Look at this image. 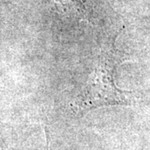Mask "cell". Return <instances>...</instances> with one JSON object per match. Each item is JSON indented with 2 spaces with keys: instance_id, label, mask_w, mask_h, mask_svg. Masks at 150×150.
<instances>
[{
  "instance_id": "6da1fadb",
  "label": "cell",
  "mask_w": 150,
  "mask_h": 150,
  "mask_svg": "<svg viewBox=\"0 0 150 150\" xmlns=\"http://www.w3.org/2000/svg\"><path fill=\"white\" fill-rule=\"evenodd\" d=\"M118 35L117 33L101 52L91 79L73 103L75 110L110 105H131L134 102L132 92L123 90L115 83L114 72L123 61V56L116 47Z\"/></svg>"
}]
</instances>
